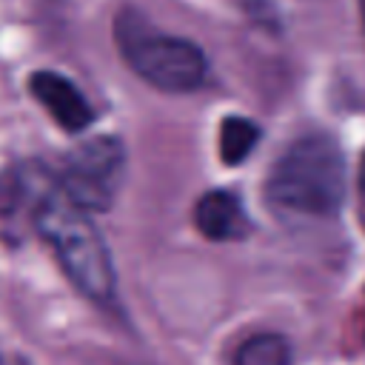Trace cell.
I'll return each mask as SVG.
<instances>
[{
    "mask_svg": "<svg viewBox=\"0 0 365 365\" xmlns=\"http://www.w3.org/2000/svg\"><path fill=\"white\" fill-rule=\"evenodd\" d=\"M31 220L37 225V234L54 248L74 288L94 302H111L117 294V277L106 240L86 217V211L74 205L54 180L37 197Z\"/></svg>",
    "mask_w": 365,
    "mask_h": 365,
    "instance_id": "6da1fadb",
    "label": "cell"
},
{
    "mask_svg": "<svg viewBox=\"0 0 365 365\" xmlns=\"http://www.w3.org/2000/svg\"><path fill=\"white\" fill-rule=\"evenodd\" d=\"M265 194L274 208L302 217H331L345 200V160L325 134L294 140L274 163Z\"/></svg>",
    "mask_w": 365,
    "mask_h": 365,
    "instance_id": "7a4b0ae2",
    "label": "cell"
},
{
    "mask_svg": "<svg viewBox=\"0 0 365 365\" xmlns=\"http://www.w3.org/2000/svg\"><path fill=\"white\" fill-rule=\"evenodd\" d=\"M114 40L123 60L163 91H191L205 80L208 66L202 51L191 40L154 29V23L134 9L117 14Z\"/></svg>",
    "mask_w": 365,
    "mask_h": 365,
    "instance_id": "3957f363",
    "label": "cell"
},
{
    "mask_svg": "<svg viewBox=\"0 0 365 365\" xmlns=\"http://www.w3.org/2000/svg\"><path fill=\"white\" fill-rule=\"evenodd\" d=\"M125 177V148L117 137H91L63 163L60 191L83 211H108Z\"/></svg>",
    "mask_w": 365,
    "mask_h": 365,
    "instance_id": "277c9868",
    "label": "cell"
},
{
    "mask_svg": "<svg viewBox=\"0 0 365 365\" xmlns=\"http://www.w3.org/2000/svg\"><path fill=\"white\" fill-rule=\"evenodd\" d=\"M29 88L40 100V106L54 117V123L63 125L66 131L77 134L86 125H91V120H94L91 106L86 103V97L80 94V88L71 80H66L63 74L37 71V74H31Z\"/></svg>",
    "mask_w": 365,
    "mask_h": 365,
    "instance_id": "5b68a950",
    "label": "cell"
},
{
    "mask_svg": "<svg viewBox=\"0 0 365 365\" xmlns=\"http://www.w3.org/2000/svg\"><path fill=\"white\" fill-rule=\"evenodd\" d=\"M194 222L208 240H240L248 234L251 222L242 202L231 191H208L194 205Z\"/></svg>",
    "mask_w": 365,
    "mask_h": 365,
    "instance_id": "8992f818",
    "label": "cell"
},
{
    "mask_svg": "<svg viewBox=\"0 0 365 365\" xmlns=\"http://www.w3.org/2000/svg\"><path fill=\"white\" fill-rule=\"evenodd\" d=\"M259 143V125L245 117H225L220 123V157L225 165H240Z\"/></svg>",
    "mask_w": 365,
    "mask_h": 365,
    "instance_id": "52a82bcc",
    "label": "cell"
},
{
    "mask_svg": "<svg viewBox=\"0 0 365 365\" xmlns=\"http://www.w3.org/2000/svg\"><path fill=\"white\" fill-rule=\"evenodd\" d=\"M288 362H291V351L285 336L279 334H254L240 345L234 356V365H288Z\"/></svg>",
    "mask_w": 365,
    "mask_h": 365,
    "instance_id": "ba28073f",
    "label": "cell"
},
{
    "mask_svg": "<svg viewBox=\"0 0 365 365\" xmlns=\"http://www.w3.org/2000/svg\"><path fill=\"white\" fill-rule=\"evenodd\" d=\"M356 211H359V222L365 228V154H362L359 171H356Z\"/></svg>",
    "mask_w": 365,
    "mask_h": 365,
    "instance_id": "9c48e42d",
    "label": "cell"
},
{
    "mask_svg": "<svg viewBox=\"0 0 365 365\" xmlns=\"http://www.w3.org/2000/svg\"><path fill=\"white\" fill-rule=\"evenodd\" d=\"M359 11H362V29H365V0H359Z\"/></svg>",
    "mask_w": 365,
    "mask_h": 365,
    "instance_id": "30bf717a",
    "label": "cell"
},
{
    "mask_svg": "<svg viewBox=\"0 0 365 365\" xmlns=\"http://www.w3.org/2000/svg\"><path fill=\"white\" fill-rule=\"evenodd\" d=\"M0 365H3V362H0Z\"/></svg>",
    "mask_w": 365,
    "mask_h": 365,
    "instance_id": "8fae6325",
    "label": "cell"
}]
</instances>
